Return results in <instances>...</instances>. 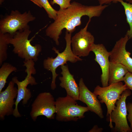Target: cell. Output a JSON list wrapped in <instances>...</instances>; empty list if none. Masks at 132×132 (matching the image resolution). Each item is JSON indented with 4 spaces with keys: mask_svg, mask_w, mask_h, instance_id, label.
<instances>
[{
    "mask_svg": "<svg viewBox=\"0 0 132 132\" xmlns=\"http://www.w3.org/2000/svg\"><path fill=\"white\" fill-rule=\"evenodd\" d=\"M108 5L87 6L74 1L66 9L57 11V15L54 22L46 28V35L52 39L57 45L59 44V36L63 30L72 34L77 27L82 23L81 18L87 16L91 19L92 17H99Z\"/></svg>",
    "mask_w": 132,
    "mask_h": 132,
    "instance_id": "1",
    "label": "cell"
},
{
    "mask_svg": "<svg viewBox=\"0 0 132 132\" xmlns=\"http://www.w3.org/2000/svg\"><path fill=\"white\" fill-rule=\"evenodd\" d=\"M71 33L66 31L65 39L66 43V47L64 50L60 53L59 50L53 47L52 50L57 54L55 58L48 57L43 61L44 68L50 71L52 74V80L51 84V88L54 90L56 88V79L58 74L56 72V69L59 66L64 65L69 61L72 63H75L78 61H81L82 59L74 55L71 48Z\"/></svg>",
    "mask_w": 132,
    "mask_h": 132,
    "instance_id": "2",
    "label": "cell"
},
{
    "mask_svg": "<svg viewBox=\"0 0 132 132\" xmlns=\"http://www.w3.org/2000/svg\"><path fill=\"white\" fill-rule=\"evenodd\" d=\"M31 32L29 28L17 32L11 38L10 44L13 47V53L20 58L24 59V61L32 60L35 62L38 60L42 48L39 44L34 45L31 44V42L33 37L28 39Z\"/></svg>",
    "mask_w": 132,
    "mask_h": 132,
    "instance_id": "3",
    "label": "cell"
},
{
    "mask_svg": "<svg viewBox=\"0 0 132 132\" xmlns=\"http://www.w3.org/2000/svg\"><path fill=\"white\" fill-rule=\"evenodd\" d=\"M76 101L67 95L58 97L55 101L56 120L62 122L76 121L84 118V113L89 109L87 107L78 105Z\"/></svg>",
    "mask_w": 132,
    "mask_h": 132,
    "instance_id": "4",
    "label": "cell"
},
{
    "mask_svg": "<svg viewBox=\"0 0 132 132\" xmlns=\"http://www.w3.org/2000/svg\"><path fill=\"white\" fill-rule=\"evenodd\" d=\"M35 19L30 11L21 13L17 10H12L0 20V32L9 33L12 37L17 32L29 28L28 23Z\"/></svg>",
    "mask_w": 132,
    "mask_h": 132,
    "instance_id": "5",
    "label": "cell"
},
{
    "mask_svg": "<svg viewBox=\"0 0 132 132\" xmlns=\"http://www.w3.org/2000/svg\"><path fill=\"white\" fill-rule=\"evenodd\" d=\"M127 88L121 81L105 87L97 85L95 88L93 93L99 99L101 103L106 105L107 109L106 116H109V118L116 107V101L120 99L123 91Z\"/></svg>",
    "mask_w": 132,
    "mask_h": 132,
    "instance_id": "6",
    "label": "cell"
},
{
    "mask_svg": "<svg viewBox=\"0 0 132 132\" xmlns=\"http://www.w3.org/2000/svg\"><path fill=\"white\" fill-rule=\"evenodd\" d=\"M130 89L127 88L123 91L121 97L115 103L116 107L112 111L109 118V126L113 127L112 122L115 124L114 131L115 132H131L132 130L128 124L127 120V110L126 100L132 94Z\"/></svg>",
    "mask_w": 132,
    "mask_h": 132,
    "instance_id": "7",
    "label": "cell"
},
{
    "mask_svg": "<svg viewBox=\"0 0 132 132\" xmlns=\"http://www.w3.org/2000/svg\"><path fill=\"white\" fill-rule=\"evenodd\" d=\"M30 115L32 120L36 121L38 117L44 116L49 120L53 119L55 113V101L50 92L39 94L32 103Z\"/></svg>",
    "mask_w": 132,
    "mask_h": 132,
    "instance_id": "8",
    "label": "cell"
},
{
    "mask_svg": "<svg viewBox=\"0 0 132 132\" xmlns=\"http://www.w3.org/2000/svg\"><path fill=\"white\" fill-rule=\"evenodd\" d=\"M91 19H89L85 27L71 37L72 50L74 54L79 57L88 55L94 44V38L87 31Z\"/></svg>",
    "mask_w": 132,
    "mask_h": 132,
    "instance_id": "9",
    "label": "cell"
},
{
    "mask_svg": "<svg viewBox=\"0 0 132 132\" xmlns=\"http://www.w3.org/2000/svg\"><path fill=\"white\" fill-rule=\"evenodd\" d=\"M129 40L128 36L126 34L116 42L110 52L109 59L110 62L124 65L129 72L132 73V58L130 56L131 53L126 50V48Z\"/></svg>",
    "mask_w": 132,
    "mask_h": 132,
    "instance_id": "10",
    "label": "cell"
},
{
    "mask_svg": "<svg viewBox=\"0 0 132 132\" xmlns=\"http://www.w3.org/2000/svg\"><path fill=\"white\" fill-rule=\"evenodd\" d=\"M91 51L94 53L95 55L94 60L99 65L101 69V81L102 87L107 86L109 85L110 52L108 51L102 44H94Z\"/></svg>",
    "mask_w": 132,
    "mask_h": 132,
    "instance_id": "11",
    "label": "cell"
},
{
    "mask_svg": "<svg viewBox=\"0 0 132 132\" xmlns=\"http://www.w3.org/2000/svg\"><path fill=\"white\" fill-rule=\"evenodd\" d=\"M15 83L10 81L6 89L0 92V120H3L6 116L13 114V106L17 98L18 88L14 87Z\"/></svg>",
    "mask_w": 132,
    "mask_h": 132,
    "instance_id": "12",
    "label": "cell"
},
{
    "mask_svg": "<svg viewBox=\"0 0 132 132\" xmlns=\"http://www.w3.org/2000/svg\"><path fill=\"white\" fill-rule=\"evenodd\" d=\"M78 86V100L85 104L89 111L97 114L100 118H104L100 102L97 96L91 91L86 86L82 78L79 79Z\"/></svg>",
    "mask_w": 132,
    "mask_h": 132,
    "instance_id": "13",
    "label": "cell"
},
{
    "mask_svg": "<svg viewBox=\"0 0 132 132\" xmlns=\"http://www.w3.org/2000/svg\"><path fill=\"white\" fill-rule=\"evenodd\" d=\"M62 77H59L61 82L60 86L66 90L67 95L76 100H78L79 94V86L76 83L74 76L70 72L67 65L61 66Z\"/></svg>",
    "mask_w": 132,
    "mask_h": 132,
    "instance_id": "14",
    "label": "cell"
},
{
    "mask_svg": "<svg viewBox=\"0 0 132 132\" xmlns=\"http://www.w3.org/2000/svg\"><path fill=\"white\" fill-rule=\"evenodd\" d=\"M12 80L15 84H16L18 87L17 97L14 104L15 108L12 115L15 118L20 117L21 116V115L18 110V106L19 103L22 100V104H26L32 97V93L30 90L27 88V86L30 84V83L28 80L26 79L20 81L16 76L13 77Z\"/></svg>",
    "mask_w": 132,
    "mask_h": 132,
    "instance_id": "15",
    "label": "cell"
},
{
    "mask_svg": "<svg viewBox=\"0 0 132 132\" xmlns=\"http://www.w3.org/2000/svg\"><path fill=\"white\" fill-rule=\"evenodd\" d=\"M129 72L127 68L124 65L110 62L109 85L123 81L124 76Z\"/></svg>",
    "mask_w": 132,
    "mask_h": 132,
    "instance_id": "16",
    "label": "cell"
},
{
    "mask_svg": "<svg viewBox=\"0 0 132 132\" xmlns=\"http://www.w3.org/2000/svg\"><path fill=\"white\" fill-rule=\"evenodd\" d=\"M12 36L9 33L0 32V66L3 64L8 58V45Z\"/></svg>",
    "mask_w": 132,
    "mask_h": 132,
    "instance_id": "17",
    "label": "cell"
},
{
    "mask_svg": "<svg viewBox=\"0 0 132 132\" xmlns=\"http://www.w3.org/2000/svg\"><path fill=\"white\" fill-rule=\"evenodd\" d=\"M17 68L8 63H4L0 68V92L7 82V79L11 73L17 70Z\"/></svg>",
    "mask_w": 132,
    "mask_h": 132,
    "instance_id": "18",
    "label": "cell"
},
{
    "mask_svg": "<svg viewBox=\"0 0 132 132\" xmlns=\"http://www.w3.org/2000/svg\"><path fill=\"white\" fill-rule=\"evenodd\" d=\"M120 2L123 7L127 23L129 25L130 29L126 32L129 39H132V3H127L123 0Z\"/></svg>",
    "mask_w": 132,
    "mask_h": 132,
    "instance_id": "19",
    "label": "cell"
},
{
    "mask_svg": "<svg viewBox=\"0 0 132 132\" xmlns=\"http://www.w3.org/2000/svg\"><path fill=\"white\" fill-rule=\"evenodd\" d=\"M42 7L45 10L48 17L55 20L57 16V11L55 9L51 6L48 0H39Z\"/></svg>",
    "mask_w": 132,
    "mask_h": 132,
    "instance_id": "20",
    "label": "cell"
},
{
    "mask_svg": "<svg viewBox=\"0 0 132 132\" xmlns=\"http://www.w3.org/2000/svg\"><path fill=\"white\" fill-rule=\"evenodd\" d=\"M72 0H52L51 4L52 5L56 4L59 6L60 9H66L70 5V2Z\"/></svg>",
    "mask_w": 132,
    "mask_h": 132,
    "instance_id": "21",
    "label": "cell"
},
{
    "mask_svg": "<svg viewBox=\"0 0 132 132\" xmlns=\"http://www.w3.org/2000/svg\"><path fill=\"white\" fill-rule=\"evenodd\" d=\"M123 81L127 88L132 90V73L128 72L124 76Z\"/></svg>",
    "mask_w": 132,
    "mask_h": 132,
    "instance_id": "22",
    "label": "cell"
},
{
    "mask_svg": "<svg viewBox=\"0 0 132 132\" xmlns=\"http://www.w3.org/2000/svg\"><path fill=\"white\" fill-rule=\"evenodd\" d=\"M126 107L128 114L127 118L130 124V127L132 130V102H128L126 104Z\"/></svg>",
    "mask_w": 132,
    "mask_h": 132,
    "instance_id": "23",
    "label": "cell"
},
{
    "mask_svg": "<svg viewBox=\"0 0 132 132\" xmlns=\"http://www.w3.org/2000/svg\"><path fill=\"white\" fill-rule=\"evenodd\" d=\"M99 2L100 5H107L111 2L116 3L119 2L121 0H97Z\"/></svg>",
    "mask_w": 132,
    "mask_h": 132,
    "instance_id": "24",
    "label": "cell"
},
{
    "mask_svg": "<svg viewBox=\"0 0 132 132\" xmlns=\"http://www.w3.org/2000/svg\"><path fill=\"white\" fill-rule=\"evenodd\" d=\"M103 129L101 128H99L97 125H95L93 128L88 132H101Z\"/></svg>",
    "mask_w": 132,
    "mask_h": 132,
    "instance_id": "25",
    "label": "cell"
},
{
    "mask_svg": "<svg viewBox=\"0 0 132 132\" xmlns=\"http://www.w3.org/2000/svg\"><path fill=\"white\" fill-rule=\"evenodd\" d=\"M40 8H42L41 4L39 0H29Z\"/></svg>",
    "mask_w": 132,
    "mask_h": 132,
    "instance_id": "26",
    "label": "cell"
},
{
    "mask_svg": "<svg viewBox=\"0 0 132 132\" xmlns=\"http://www.w3.org/2000/svg\"><path fill=\"white\" fill-rule=\"evenodd\" d=\"M126 1L130 3H132V0H125Z\"/></svg>",
    "mask_w": 132,
    "mask_h": 132,
    "instance_id": "27",
    "label": "cell"
},
{
    "mask_svg": "<svg viewBox=\"0 0 132 132\" xmlns=\"http://www.w3.org/2000/svg\"><path fill=\"white\" fill-rule=\"evenodd\" d=\"M4 0H0V4H1L2 2L4 1Z\"/></svg>",
    "mask_w": 132,
    "mask_h": 132,
    "instance_id": "28",
    "label": "cell"
},
{
    "mask_svg": "<svg viewBox=\"0 0 132 132\" xmlns=\"http://www.w3.org/2000/svg\"></svg>",
    "mask_w": 132,
    "mask_h": 132,
    "instance_id": "29",
    "label": "cell"
}]
</instances>
